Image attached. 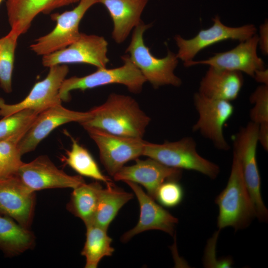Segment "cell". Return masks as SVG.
<instances>
[{
    "mask_svg": "<svg viewBox=\"0 0 268 268\" xmlns=\"http://www.w3.org/2000/svg\"><path fill=\"white\" fill-rule=\"evenodd\" d=\"M3 0H0V3Z\"/></svg>",
    "mask_w": 268,
    "mask_h": 268,
    "instance_id": "8d00e7d4",
    "label": "cell"
},
{
    "mask_svg": "<svg viewBox=\"0 0 268 268\" xmlns=\"http://www.w3.org/2000/svg\"><path fill=\"white\" fill-rule=\"evenodd\" d=\"M32 191L54 188L74 189L85 181L80 175H68L46 155H41L20 166L15 174Z\"/></svg>",
    "mask_w": 268,
    "mask_h": 268,
    "instance_id": "4fadbf2b",
    "label": "cell"
},
{
    "mask_svg": "<svg viewBox=\"0 0 268 268\" xmlns=\"http://www.w3.org/2000/svg\"><path fill=\"white\" fill-rule=\"evenodd\" d=\"M84 129L96 143L101 162L112 176L126 163L143 155L146 141L142 138L119 136L95 128Z\"/></svg>",
    "mask_w": 268,
    "mask_h": 268,
    "instance_id": "52a82bcc",
    "label": "cell"
},
{
    "mask_svg": "<svg viewBox=\"0 0 268 268\" xmlns=\"http://www.w3.org/2000/svg\"><path fill=\"white\" fill-rule=\"evenodd\" d=\"M18 144L17 141L10 139L0 141V156L12 175L15 174L23 163Z\"/></svg>",
    "mask_w": 268,
    "mask_h": 268,
    "instance_id": "4dcf8cb0",
    "label": "cell"
},
{
    "mask_svg": "<svg viewBox=\"0 0 268 268\" xmlns=\"http://www.w3.org/2000/svg\"><path fill=\"white\" fill-rule=\"evenodd\" d=\"M0 156V178H4L12 176Z\"/></svg>",
    "mask_w": 268,
    "mask_h": 268,
    "instance_id": "d590c367",
    "label": "cell"
},
{
    "mask_svg": "<svg viewBox=\"0 0 268 268\" xmlns=\"http://www.w3.org/2000/svg\"><path fill=\"white\" fill-rule=\"evenodd\" d=\"M108 43L102 36L80 33L78 39L63 49L44 55L42 64L50 67L67 64H87L97 68L106 67Z\"/></svg>",
    "mask_w": 268,
    "mask_h": 268,
    "instance_id": "7c38bea8",
    "label": "cell"
},
{
    "mask_svg": "<svg viewBox=\"0 0 268 268\" xmlns=\"http://www.w3.org/2000/svg\"><path fill=\"white\" fill-rule=\"evenodd\" d=\"M254 78L259 82L264 85H268V70L264 68L257 70L254 76Z\"/></svg>",
    "mask_w": 268,
    "mask_h": 268,
    "instance_id": "e575fe53",
    "label": "cell"
},
{
    "mask_svg": "<svg viewBox=\"0 0 268 268\" xmlns=\"http://www.w3.org/2000/svg\"><path fill=\"white\" fill-rule=\"evenodd\" d=\"M103 187L99 181L85 182L73 189L67 210L80 218L85 226L93 223L99 195Z\"/></svg>",
    "mask_w": 268,
    "mask_h": 268,
    "instance_id": "603a6c76",
    "label": "cell"
},
{
    "mask_svg": "<svg viewBox=\"0 0 268 268\" xmlns=\"http://www.w3.org/2000/svg\"><path fill=\"white\" fill-rule=\"evenodd\" d=\"M243 81L240 72L209 66L200 82L198 92L208 98L230 102L238 97Z\"/></svg>",
    "mask_w": 268,
    "mask_h": 268,
    "instance_id": "44dd1931",
    "label": "cell"
},
{
    "mask_svg": "<svg viewBox=\"0 0 268 268\" xmlns=\"http://www.w3.org/2000/svg\"><path fill=\"white\" fill-rule=\"evenodd\" d=\"M80 0H7L6 7L11 30L19 36L27 32L41 13L79 2Z\"/></svg>",
    "mask_w": 268,
    "mask_h": 268,
    "instance_id": "ffe728a7",
    "label": "cell"
},
{
    "mask_svg": "<svg viewBox=\"0 0 268 268\" xmlns=\"http://www.w3.org/2000/svg\"><path fill=\"white\" fill-rule=\"evenodd\" d=\"M216 231L207 242L203 258V265L206 268H231L233 264L230 258L218 260L215 258V247L219 231Z\"/></svg>",
    "mask_w": 268,
    "mask_h": 268,
    "instance_id": "1f68e13d",
    "label": "cell"
},
{
    "mask_svg": "<svg viewBox=\"0 0 268 268\" xmlns=\"http://www.w3.org/2000/svg\"><path fill=\"white\" fill-rule=\"evenodd\" d=\"M125 183L132 189L137 199L140 215L137 224L122 236L121 241L126 243L136 235L150 230H159L173 235L178 222L177 218L156 203L137 184L130 181Z\"/></svg>",
    "mask_w": 268,
    "mask_h": 268,
    "instance_id": "e0dca14e",
    "label": "cell"
},
{
    "mask_svg": "<svg viewBox=\"0 0 268 268\" xmlns=\"http://www.w3.org/2000/svg\"><path fill=\"white\" fill-rule=\"evenodd\" d=\"M215 202L218 207L219 230L227 227H231L235 230L244 229L256 217L244 179L240 158L234 151L227 184L216 198Z\"/></svg>",
    "mask_w": 268,
    "mask_h": 268,
    "instance_id": "7a4b0ae2",
    "label": "cell"
},
{
    "mask_svg": "<svg viewBox=\"0 0 268 268\" xmlns=\"http://www.w3.org/2000/svg\"><path fill=\"white\" fill-rule=\"evenodd\" d=\"M90 116L79 124L125 137L142 138L150 118L132 97L112 93L102 105L90 111Z\"/></svg>",
    "mask_w": 268,
    "mask_h": 268,
    "instance_id": "6da1fadb",
    "label": "cell"
},
{
    "mask_svg": "<svg viewBox=\"0 0 268 268\" xmlns=\"http://www.w3.org/2000/svg\"><path fill=\"white\" fill-rule=\"evenodd\" d=\"M177 181L168 180L162 184L156 191L155 200L167 207L178 205L183 200L184 193Z\"/></svg>",
    "mask_w": 268,
    "mask_h": 268,
    "instance_id": "f546056e",
    "label": "cell"
},
{
    "mask_svg": "<svg viewBox=\"0 0 268 268\" xmlns=\"http://www.w3.org/2000/svg\"><path fill=\"white\" fill-rule=\"evenodd\" d=\"M69 136L72 142L71 149L66 151V156H63L62 158V161L80 176L103 182L107 186L113 185L111 180L101 172L88 150L79 144L73 137Z\"/></svg>",
    "mask_w": 268,
    "mask_h": 268,
    "instance_id": "d4e9b609",
    "label": "cell"
},
{
    "mask_svg": "<svg viewBox=\"0 0 268 268\" xmlns=\"http://www.w3.org/2000/svg\"><path fill=\"white\" fill-rule=\"evenodd\" d=\"M148 0H97L107 9L113 21L112 38L123 43L142 21L141 16Z\"/></svg>",
    "mask_w": 268,
    "mask_h": 268,
    "instance_id": "d6986e66",
    "label": "cell"
},
{
    "mask_svg": "<svg viewBox=\"0 0 268 268\" xmlns=\"http://www.w3.org/2000/svg\"><path fill=\"white\" fill-rule=\"evenodd\" d=\"M19 36L10 30L6 35L0 38V86L6 93L12 91L14 53Z\"/></svg>",
    "mask_w": 268,
    "mask_h": 268,
    "instance_id": "83f0119b",
    "label": "cell"
},
{
    "mask_svg": "<svg viewBox=\"0 0 268 268\" xmlns=\"http://www.w3.org/2000/svg\"><path fill=\"white\" fill-rule=\"evenodd\" d=\"M35 204V194L15 175L0 178V214L9 216L30 228Z\"/></svg>",
    "mask_w": 268,
    "mask_h": 268,
    "instance_id": "9a60e30c",
    "label": "cell"
},
{
    "mask_svg": "<svg viewBox=\"0 0 268 268\" xmlns=\"http://www.w3.org/2000/svg\"><path fill=\"white\" fill-rule=\"evenodd\" d=\"M90 115L89 111L71 110L63 107L62 104L42 111L18 142L21 155L34 150L40 142L57 127L70 122L80 123L87 119Z\"/></svg>",
    "mask_w": 268,
    "mask_h": 268,
    "instance_id": "2e32d148",
    "label": "cell"
},
{
    "mask_svg": "<svg viewBox=\"0 0 268 268\" xmlns=\"http://www.w3.org/2000/svg\"><path fill=\"white\" fill-rule=\"evenodd\" d=\"M97 0H80L73 9L62 13H54L51 18L56 21L54 29L37 39L30 48L38 55H46L67 47L80 36L79 25L87 10L97 3Z\"/></svg>",
    "mask_w": 268,
    "mask_h": 268,
    "instance_id": "ba28073f",
    "label": "cell"
},
{
    "mask_svg": "<svg viewBox=\"0 0 268 268\" xmlns=\"http://www.w3.org/2000/svg\"><path fill=\"white\" fill-rule=\"evenodd\" d=\"M194 103L199 117L193 131L210 140L217 149L228 150L230 146L223 129L233 114V105L230 101L207 98L199 92L194 94Z\"/></svg>",
    "mask_w": 268,
    "mask_h": 268,
    "instance_id": "30bf717a",
    "label": "cell"
},
{
    "mask_svg": "<svg viewBox=\"0 0 268 268\" xmlns=\"http://www.w3.org/2000/svg\"><path fill=\"white\" fill-rule=\"evenodd\" d=\"M258 36L255 34L240 42L233 49L215 54L206 60L184 63L188 67L197 65H207L216 68L244 72L254 77L255 72L265 68L263 60L258 56Z\"/></svg>",
    "mask_w": 268,
    "mask_h": 268,
    "instance_id": "5bb4252c",
    "label": "cell"
},
{
    "mask_svg": "<svg viewBox=\"0 0 268 268\" xmlns=\"http://www.w3.org/2000/svg\"><path fill=\"white\" fill-rule=\"evenodd\" d=\"M259 44L263 53L267 55L268 53V24L265 22L260 26Z\"/></svg>",
    "mask_w": 268,
    "mask_h": 268,
    "instance_id": "d6a6232c",
    "label": "cell"
},
{
    "mask_svg": "<svg viewBox=\"0 0 268 268\" xmlns=\"http://www.w3.org/2000/svg\"><path fill=\"white\" fill-rule=\"evenodd\" d=\"M259 125L250 122L242 127L233 138V151L239 156L245 183L249 194L255 216L266 222L268 210L261 193V177L256 151Z\"/></svg>",
    "mask_w": 268,
    "mask_h": 268,
    "instance_id": "8992f818",
    "label": "cell"
},
{
    "mask_svg": "<svg viewBox=\"0 0 268 268\" xmlns=\"http://www.w3.org/2000/svg\"><path fill=\"white\" fill-rule=\"evenodd\" d=\"M254 105L250 111L251 122L258 125L268 123V85L258 87L250 97Z\"/></svg>",
    "mask_w": 268,
    "mask_h": 268,
    "instance_id": "f1b7e54d",
    "label": "cell"
},
{
    "mask_svg": "<svg viewBox=\"0 0 268 268\" xmlns=\"http://www.w3.org/2000/svg\"><path fill=\"white\" fill-rule=\"evenodd\" d=\"M133 197L132 193L115 187L114 184L102 188L93 224L107 230L120 209Z\"/></svg>",
    "mask_w": 268,
    "mask_h": 268,
    "instance_id": "cb8c5ba5",
    "label": "cell"
},
{
    "mask_svg": "<svg viewBox=\"0 0 268 268\" xmlns=\"http://www.w3.org/2000/svg\"><path fill=\"white\" fill-rule=\"evenodd\" d=\"M135 160L134 164L122 167L113 176L114 179L140 184L154 200L162 184L168 180L178 181L181 177V170L169 167L153 159L148 157L145 160L137 158Z\"/></svg>",
    "mask_w": 268,
    "mask_h": 268,
    "instance_id": "ac0fdd59",
    "label": "cell"
},
{
    "mask_svg": "<svg viewBox=\"0 0 268 268\" xmlns=\"http://www.w3.org/2000/svg\"><path fill=\"white\" fill-rule=\"evenodd\" d=\"M124 64L116 68H99L88 75L65 79L61 86L60 96L63 101H68L70 92L74 90H85L111 84L125 86L130 92L139 93L146 82L140 70L126 54L122 57Z\"/></svg>",
    "mask_w": 268,
    "mask_h": 268,
    "instance_id": "5b68a950",
    "label": "cell"
},
{
    "mask_svg": "<svg viewBox=\"0 0 268 268\" xmlns=\"http://www.w3.org/2000/svg\"><path fill=\"white\" fill-rule=\"evenodd\" d=\"M150 26V24H145L142 21L133 30L126 52L146 82L154 88L164 85L179 87L182 80L174 72L179 60L176 54L168 50L165 57L158 58L152 54L144 43V33Z\"/></svg>",
    "mask_w": 268,
    "mask_h": 268,
    "instance_id": "3957f363",
    "label": "cell"
},
{
    "mask_svg": "<svg viewBox=\"0 0 268 268\" xmlns=\"http://www.w3.org/2000/svg\"><path fill=\"white\" fill-rule=\"evenodd\" d=\"M86 240L81 254L86 259V268H96L104 257L112 255L115 250L107 230L93 223L86 226Z\"/></svg>",
    "mask_w": 268,
    "mask_h": 268,
    "instance_id": "484cf974",
    "label": "cell"
},
{
    "mask_svg": "<svg viewBox=\"0 0 268 268\" xmlns=\"http://www.w3.org/2000/svg\"><path fill=\"white\" fill-rule=\"evenodd\" d=\"M213 24L207 29H201L193 38L186 39L176 35L174 39L178 47L176 54L179 60L184 63L193 60L194 58L202 50L213 44L225 40L245 41L257 32L253 24L239 27H230L224 24L218 15L212 18Z\"/></svg>",
    "mask_w": 268,
    "mask_h": 268,
    "instance_id": "9c48e42d",
    "label": "cell"
},
{
    "mask_svg": "<svg viewBox=\"0 0 268 268\" xmlns=\"http://www.w3.org/2000/svg\"><path fill=\"white\" fill-rule=\"evenodd\" d=\"M40 113L26 109L3 117L0 120V141L10 139L19 142Z\"/></svg>",
    "mask_w": 268,
    "mask_h": 268,
    "instance_id": "4316f807",
    "label": "cell"
},
{
    "mask_svg": "<svg viewBox=\"0 0 268 268\" xmlns=\"http://www.w3.org/2000/svg\"><path fill=\"white\" fill-rule=\"evenodd\" d=\"M143 156L169 167L193 170L214 179L219 175V166L201 156L195 139L187 136L175 141L154 143L146 141Z\"/></svg>",
    "mask_w": 268,
    "mask_h": 268,
    "instance_id": "277c9868",
    "label": "cell"
},
{
    "mask_svg": "<svg viewBox=\"0 0 268 268\" xmlns=\"http://www.w3.org/2000/svg\"><path fill=\"white\" fill-rule=\"evenodd\" d=\"M47 76L36 82L28 95L21 101L14 104L5 103L0 98V116L5 117L19 111L31 109L40 112L62 104L60 90L69 68L65 64L49 67Z\"/></svg>",
    "mask_w": 268,
    "mask_h": 268,
    "instance_id": "8fae6325",
    "label": "cell"
},
{
    "mask_svg": "<svg viewBox=\"0 0 268 268\" xmlns=\"http://www.w3.org/2000/svg\"><path fill=\"white\" fill-rule=\"evenodd\" d=\"M35 243L34 234L11 217L0 214V249L8 256L19 255Z\"/></svg>",
    "mask_w": 268,
    "mask_h": 268,
    "instance_id": "7402d4cb",
    "label": "cell"
},
{
    "mask_svg": "<svg viewBox=\"0 0 268 268\" xmlns=\"http://www.w3.org/2000/svg\"><path fill=\"white\" fill-rule=\"evenodd\" d=\"M258 142L266 150H268V123L259 125L258 134Z\"/></svg>",
    "mask_w": 268,
    "mask_h": 268,
    "instance_id": "836d02e7",
    "label": "cell"
}]
</instances>
